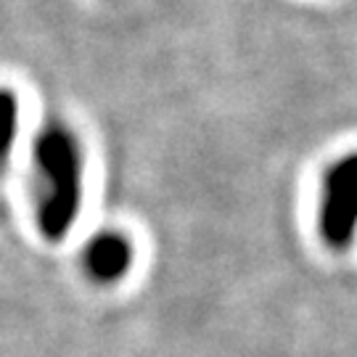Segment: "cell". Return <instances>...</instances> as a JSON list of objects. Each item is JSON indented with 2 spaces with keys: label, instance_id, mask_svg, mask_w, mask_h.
Instances as JSON below:
<instances>
[{
  "label": "cell",
  "instance_id": "1",
  "mask_svg": "<svg viewBox=\"0 0 357 357\" xmlns=\"http://www.w3.org/2000/svg\"><path fill=\"white\" fill-rule=\"evenodd\" d=\"M35 220L45 241L69 236L82 206L85 153L77 132L61 119L45 122L35 138Z\"/></svg>",
  "mask_w": 357,
  "mask_h": 357
},
{
  "label": "cell",
  "instance_id": "2",
  "mask_svg": "<svg viewBox=\"0 0 357 357\" xmlns=\"http://www.w3.org/2000/svg\"><path fill=\"white\" fill-rule=\"evenodd\" d=\"M318 233L326 249L342 255L357 238V151L339 156L320 180Z\"/></svg>",
  "mask_w": 357,
  "mask_h": 357
},
{
  "label": "cell",
  "instance_id": "3",
  "mask_svg": "<svg viewBox=\"0 0 357 357\" xmlns=\"http://www.w3.org/2000/svg\"><path fill=\"white\" fill-rule=\"evenodd\" d=\"M82 265L96 283L109 286V283L122 281L132 268V243L125 233L101 230L85 246Z\"/></svg>",
  "mask_w": 357,
  "mask_h": 357
},
{
  "label": "cell",
  "instance_id": "4",
  "mask_svg": "<svg viewBox=\"0 0 357 357\" xmlns=\"http://www.w3.org/2000/svg\"><path fill=\"white\" fill-rule=\"evenodd\" d=\"M19 122H22L19 96L11 88L0 85V172L8 165V156H11L16 135H19Z\"/></svg>",
  "mask_w": 357,
  "mask_h": 357
}]
</instances>
